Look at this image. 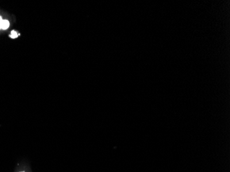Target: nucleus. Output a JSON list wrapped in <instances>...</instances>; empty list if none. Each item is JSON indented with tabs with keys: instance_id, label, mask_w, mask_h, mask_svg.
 Wrapping results in <instances>:
<instances>
[{
	"instance_id": "nucleus-1",
	"label": "nucleus",
	"mask_w": 230,
	"mask_h": 172,
	"mask_svg": "<svg viewBox=\"0 0 230 172\" xmlns=\"http://www.w3.org/2000/svg\"><path fill=\"white\" fill-rule=\"evenodd\" d=\"M10 26V22L8 20L3 19L1 23V30H6Z\"/></svg>"
},
{
	"instance_id": "nucleus-2",
	"label": "nucleus",
	"mask_w": 230,
	"mask_h": 172,
	"mask_svg": "<svg viewBox=\"0 0 230 172\" xmlns=\"http://www.w3.org/2000/svg\"><path fill=\"white\" fill-rule=\"evenodd\" d=\"M18 36H19V34L15 30L11 31V33H10V37L12 38V39H15V38H17Z\"/></svg>"
}]
</instances>
